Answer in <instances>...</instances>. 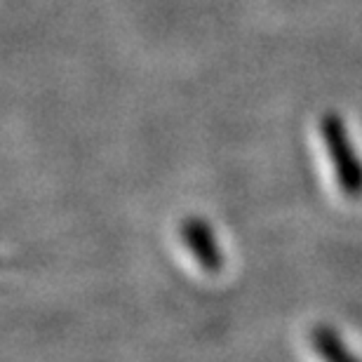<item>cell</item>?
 Here are the masks:
<instances>
[{
	"label": "cell",
	"mask_w": 362,
	"mask_h": 362,
	"mask_svg": "<svg viewBox=\"0 0 362 362\" xmlns=\"http://www.w3.org/2000/svg\"><path fill=\"white\" fill-rule=\"evenodd\" d=\"M184 240L202 266H207V269L219 266V257H216V247L212 243V235H209V228H205L198 221H188L184 226Z\"/></svg>",
	"instance_id": "7a4b0ae2"
},
{
	"label": "cell",
	"mask_w": 362,
	"mask_h": 362,
	"mask_svg": "<svg viewBox=\"0 0 362 362\" xmlns=\"http://www.w3.org/2000/svg\"><path fill=\"white\" fill-rule=\"evenodd\" d=\"M329 144H332V158L337 160L339 165V175H341V181H344V188L349 191L351 195H356L353 191H360L362 188V172H360V165L356 168V160L351 158L349 153V144H346V134L341 125H334V129L329 132Z\"/></svg>",
	"instance_id": "6da1fadb"
}]
</instances>
